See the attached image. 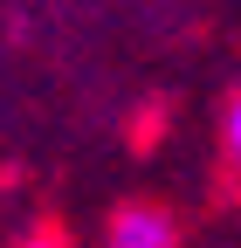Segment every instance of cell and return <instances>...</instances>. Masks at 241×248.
<instances>
[{
  "label": "cell",
  "instance_id": "obj_1",
  "mask_svg": "<svg viewBox=\"0 0 241 248\" xmlns=\"http://www.w3.org/2000/svg\"><path fill=\"white\" fill-rule=\"evenodd\" d=\"M104 248H172V221L152 214V207H124L110 221V241Z\"/></svg>",
  "mask_w": 241,
  "mask_h": 248
},
{
  "label": "cell",
  "instance_id": "obj_2",
  "mask_svg": "<svg viewBox=\"0 0 241 248\" xmlns=\"http://www.w3.org/2000/svg\"><path fill=\"white\" fill-rule=\"evenodd\" d=\"M227 152H234V159H241V97L227 104Z\"/></svg>",
  "mask_w": 241,
  "mask_h": 248
},
{
  "label": "cell",
  "instance_id": "obj_3",
  "mask_svg": "<svg viewBox=\"0 0 241 248\" xmlns=\"http://www.w3.org/2000/svg\"><path fill=\"white\" fill-rule=\"evenodd\" d=\"M21 248H62V241H55V234H35V241H21Z\"/></svg>",
  "mask_w": 241,
  "mask_h": 248
}]
</instances>
